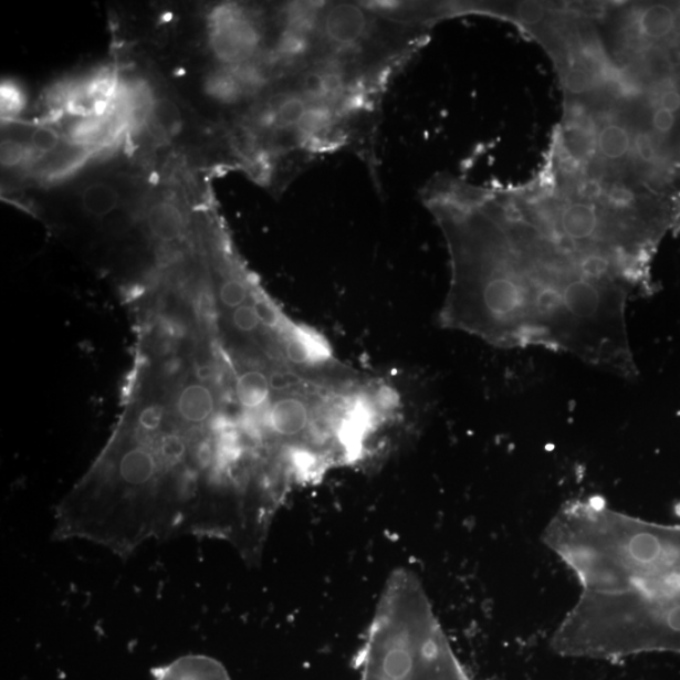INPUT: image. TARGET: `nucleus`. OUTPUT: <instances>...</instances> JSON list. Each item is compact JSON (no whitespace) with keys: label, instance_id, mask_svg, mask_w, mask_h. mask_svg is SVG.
Masks as SVG:
<instances>
[{"label":"nucleus","instance_id":"obj_8","mask_svg":"<svg viewBox=\"0 0 680 680\" xmlns=\"http://www.w3.org/2000/svg\"><path fill=\"white\" fill-rule=\"evenodd\" d=\"M61 135L51 126H39L30 135L31 148L41 154H50L59 148Z\"/></svg>","mask_w":680,"mask_h":680},{"label":"nucleus","instance_id":"obj_2","mask_svg":"<svg viewBox=\"0 0 680 680\" xmlns=\"http://www.w3.org/2000/svg\"><path fill=\"white\" fill-rule=\"evenodd\" d=\"M584 126L588 133L589 140L587 142V145L589 150L600 154L603 159L607 161H618L619 165L624 159L632 163V165L635 161V165H637L640 169L644 179L647 180L637 158H635L634 134L630 133L627 126L609 121L605 124L604 128L598 130V133L594 136H592V122H585Z\"/></svg>","mask_w":680,"mask_h":680},{"label":"nucleus","instance_id":"obj_3","mask_svg":"<svg viewBox=\"0 0 680 680\" xmlns=\"http://www.w3.org/2000/svg\"><path fill=\"white\" fill-rule=\"evenodd\" d=\"M145 223L151 239L159 243H176L187 236V216L171 199H158L148 207Z\"/></svg>","mask_w":680,"mask_h":680},{"label":"nucleus","instance_id":"obj_1","mask_svg":"<svg viewBox=\"0 0 680 680\" xmlns=\"http://www.w3.org/2000/svg\"><path fill=\"white\" fill-rule=\"evenodd\" d=\"M451 283L441 322L501 348L566 353L632 378L628 303L647 272L555 229L527 198L462 185L440 207Z\"/></svg>","mask_w":680,"mask_h":680},{"label":"nucleus","instance_id":"obj_7","mask_svg":"<svg viewBox=\"0 0 680 680\" xmlns=\"http://www.w3.org/2000/svg\"><path fill=\"white\" fill-rule=\"evenodd\" d=\"M565 86L568 93L574 95H584L592 93L596 86L595 76L592 70L584 65L571 66L565 72Z\"/></svg>","mask_w":680,"mask_h":680},{"label":"nucleus","instance_id":"obj_5","mask_svg":"<svg viewBox=\"0 0 680 680\" xmlns=\"http://www.w3.org/2000/svg\"><path fill=\"white\" fill-rule=\"evenodd\" d=\"M154 680H231L227 669L207 656H186L153 669Z\"/></svg>","mask_w":680,"mask_h":680},{"label":"nucleus","instance_id":"obj_4","mask_svg":"<svg viewBox=\"0 0 680 680\" xmlns=\"http://www.w3.org/2000/svg\"><path fill=\"white\" fill-rule=\"evenodd\" d=\"M126 195L119 184L111 179L91 181L79 193V207L87 217L104 220L122 210Z\"/></svg>","mask_w":680,"mask_h":680},{"label":"nucleus","instance_id":"obj_6","mask_svg":"<svg viewBox=\"0 0 680 680\" xmlns=\"http://www.w3.org/2000/svg\"><path fill=\"white\" fill-rule=\"evenodd\" d=\"M153 123L158 132L165 135H174L179 129L180 114L177 106L168 100H159L153 106Z\"/></svg>","mask_w":680,"mask_h":680},{"label":"nucleus","instance_id":"obj_11","mask_svg":"<svg viewBox=\"0 0 680 680\" xmlns=\"http://www.w3.org/2000/svg\"><path fill=\"white\" fill-rule=\"evenodd\" d=\"M667 627L673 632H680V605L669 611L667 616Z\"/></svg>","mask_w":680,"mask_h":680},{"label":"nucleus","instance_id":"obj_10","mask_svg":"<svg viewBox=\"0 0 680 680\" xmlns=\"http://www.w3.org/2000/svg\"><path fill=\"white\" fill-rule=\"evenodd\" d=\"M546 15V9L544 7L533 3H524L516 8L515 17L525 25H537L544 20Z\"/></svg>","mask_w":680,"mask_h":680},{"label":"nucleus","instance_id":"obj_9","mask_svg":"<svg viewBox=\"0 0 680 680\" xmlns=\"http://www.w3.org/2000/svg\"><path fill=\"white\" fill-rule=\"evenodd\" d=\"M23 107V97L20 91L13 85L2 86V114L13 116L20 113Z\"/></svg>","mask_w":680,"mask_h":680}]
</instances>
